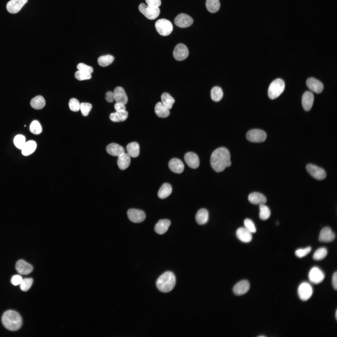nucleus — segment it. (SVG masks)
Wrapping results in <instances>:
<instances>
[{"label": "nucleus", "mask_w": 337, "mask_h": 337, "mask_svg": "<svg viewBox=\"0 0 337 337\" xmlns=\"http://www.w3.org/2000/svg\"><path fill=\"white\" fill-rule=\"evenodd\" d=\"M210 163L212 168L216 172H220L231 166L230 154L229 150L222 147L215 150L212 154Z\"/></svg>", "instance_id": "f257e3e1"}, {"label": "nucleus", "mask_w": 337, "mask_h": 337, "mask_svg": "<svg viewBox=\"0 0 337 337\" xmlns=\"http://www.w3.org/2000/svg\"><path fill=\"white\" fill-rule=\"evenodd\" d=\"M2 322L6 329L12 331L19 330L22 324V318L20 315L12 310H7L3 313Z\"/></svg>", "instance_id": "f03ea898"}, {"label": "nucleus", "mask_w": 337, "mask_h": 337, "mask_svg": "<svg viewBox=\"0 0 337 337\" xmlns=\"http://www.w3.org/2000/svg\"><path fill=\"white\" fill-rule=\"evenodd\" d=\"M176 284L175 276L173 272L166 271L158 279L156 284L157 288L163 292H168L174 287Z\"/></svg>", "instance_id": "7ed1b4c3"}, {"label": "nucleus", "mask_w": 337, "mask_h": 337, "mask_svg": "<svg viewBox=\"0 0 337 337\" xmlns=\"http://www.w3.org/2000/svg\"><path fill=\"white\" fill-rule=\"evenodd\" d=\"M285 88V82L282 80L280 78L275 79L269 86L268 91L269 97L272 100L277 98L283 92Z\"/></svg>", "instance_id": "20e7f679"}, {"label": "nucleus", "mask_w": 337, "mask_h": 337, "mask_svg": "<svg viewBox=\"0 0 337 337\" xmlns=\"http://www.w3.org/2000/svg\"><path fill=\"white\" fill-rule=\"evenodd\" d=\"M155 25L158 32L163 36L169 35L173 30V26L171 22L165 19H159L156 22Z\"/></svg>", "instance_id": "39448f33"}, {"label": "nucleus", "mask_w": 337, "mask_h": 337, "mask_svg": "<svg viewBox=\"0 0 337 337\" xmlns=\"http://www.w3.org/2000/svg\"><path fill=\"white\" fill-rule=\"evenodd\" d=\"M139 11L145 17L150 20H154L159 15L160 10L159 7H154L141 3L138 7Z\"/></svg>", "instance_id": "423d86ee"}, {"label": "nucleus", "mask_w": 337, "mask_h": 337, "mask_svg": "<svg viewBox=\"0 0 337 337\" xmlns=\"http://www.w3.org/2000/svg\"><path fill=\"white\" fill-rule=\"evenodd\" d=\"M267 135L264 131L258 129H254L249 130L247 133V139L252 142L260 143L264 141Z\"/></svg>", "instance_id": "0eeeda50"}, {"label": "nucleus", "mask_w": 337, "mask_h": 337, "mask_svg": "<svg viewBox=\"0 0 337 337\" xmlns=\"http://www.w3.org/2000/svg\"><path fill=\"white\" fill-rule=\"evenodd\" d=\"M308 172L315 178L322 180L326 177V173L322 168L312 164H308L306 167Z\"/></svg>", "instance_id": "6e6552de"}, {"label": "nucleus", "mask_w": 337, "mask_h": 337, "mask_svg": "<svg viewBox=\"0 0 337 337\" xmlns=\"http://www.w3.org/2000/svg\"><path fill=\"white\" fill-rule=\"evenodd\" d=\"M298 293L301 300L306 301L309 299L312 296L313 289L309 283L304 282L301 283L299 286Z\"/></svg>", "instance_id": "1a4fd4ad"}, {"label": "nucleus", "mask_w": 337, "mask_h": 337, "mask_svg": "<svg viewBox=\"0 0 337 337\" xmlns=\"http://www.w3.org/2000/svg\"><path fill=\"white\" fill-rule=\"evenodd\" d=\"M127 214L129 220L136 223L143 222L146 218L145 214L143 211L134 208L129 209Z\"/></svg>", "instance_id": "9d476101"}, {"label": "nucleus", "mask_w": 337, "mask_h": 337, "mask_svg": "<svg viewBox=\"0 0 337 337\" xmlns=\"http://www.w3.org/2000/svg\"><path fill=\"white\" fill-rule=\"evenodd\" d=\"M175 24L181 28H186L191 26L193 22L192 18L189 15L184 13L178 15L174 20Z\"/></svg>", "instance_id": "9b49d317"}, {"label": "nucleus", "mask_w": 337, "mask_h": 337, "mask_svg": "<svg viewBox=\"0 0 337 337\" xmlns=\"http://www.w3.org/2000/svg\"><path fill=\"white\" fill-rule=\"evenodd\" d=\"M189 51L187 46L182 43L177 44L174 48L173 55L177 60L181 61L186 59L188 56Z\"/></svg>", "instance_id": "f8f14e48"}, {"label": "nucleus", "mask_w": 337, "mask_h": 337, "mask_svg": "<svg viewBox=\"0 0 337 337\" xmlns=\"http://www.w3.org/2000/svg\"><path fill=\"white\" fill-rule=\"evenodd\" d=\"M308 277L311 282L314 284H317L320 283L323 280L325 275L322 271L319 268L314 267L310 271Z\"/></svg>", "instance_id": "ddd939ff"}, {"label": "nucleus", "mask_w": 337, "mask_h": 337, "mask_svg": "<svg viewBox=\"0 0 337 337\" xmlns=\"http://www.w3.org/2000/svg\"><path fill=\"white\" fill-rule=\"evenodd\" d=\"M28 2V0H11L6 5L7 11L12 14L18 12Z\"/></svg>", "instance_id": "4468645a"}, {"label": "nucleus", "mask_w": 337, "mask_h": 337, "mask_svg": "<svg viewBox=\"0 0 337 337\" xmlns=\"http://www.w3.org/2000/svg\"><path fill=\"white\" fill-rule=\"evenodd\" d=\"M16 269L20 274L26 275L30 273L33 270L32 266L23 260H19L16 263Z\"/></svg>", "instance_id": "2eb2a0df"}, {"label": "nucleus", "mask_w": 337, "mask_h": 337, "mask_svg": "<svg viewBox=\"0 0 337 337\" xmlns=\"http://www.w3.org/2000/svg\"><path fill=\"white\" fill-rule=\"evenodd\" d=\"M249 288V282L247 280H244L237 283L233 287V290L235 294L240 295L246 293Z\"/></svg>", "instance_id": "dca6fc26"}, {"label": "nucleus", "mask_w": 337, "mask_h": 337, "mask_svg": "<svg viewBox=\"0 0 337 337\" xmlns=\"http://www.w3.org/2000/svg\"><path fill=\"white\" fill-rule=\"evenodd\" d=\"M306 84L310 90L316 93H320L324 89L323 84L320 81L313 78L308 79Z\"/></svg>", "instance_id": "f3484780"}, {"label": "nucleus", "mask_w": 337, "mask_h": 337, "mask_svg": "<svg viewBox=\"0 0 337 337\" xmlns=\"http://www.w3.org/2000/svg\"><path fill=\"white\" fill-rule=\"evenodd\" d=\"M184 160L187 165L191 168L195 169L199 165V160L197 155L192 152L186 153L184 156Z\"/></svg>", "instance_id": "a211bd4d"}, {"label": "nucleus", "mask_w": 337, "mask_h": 337, "mask_svg": "<svg viewBox=\"0 0 337 337\" xmlns=\"http://www.w3.org/2000/svg\"><path fill=\"white\" fill-rule=\"evenodd\" d=\"M335 235L329 227H324L321 230L319 236V240L323 242H330L335 238Z\"/></svg>", "instance_id": "6ab92c4d"}, {"label": "nucleus", "mask_w": 337, "mask_h": 337, "mask_svg": "<svg viewBox=\"0 0 337 337\" xmlns=\"http://www.w3.org/2000/svg\"><path fill=\"white\" fill-rule=\"evenodd\" d=\"M113 93L115 99L116 103L123 105L126 104L128 102V97L124 89L120 86H118L115 89Z\"/></svg>", "instance_id": "aec40b11"}, {"label": "nucleus", "mask_w": 337, "mask_h": 337, "mask_svg": "<svg viewBox=\"0 0 337 337\" xmlns=\"http://www.w3.org/2000/svg\"><path fill=\"white\" fill-rule=\"evenodd\" d=\"M314 100V96L311 92L307 91L304 93L302 98V104L305 110L308 111L310 110L313 105Z\"/></svg>", "instance_id": "412c9836"}, {"label": "nucleus", "mask_w": 337, "mask_h": 337, "mask_svg": "<svg viewBox=\"0 0 337 337\" xmlns=\"http://www.w3.org/2000/svg\"><path fill=\"white\" fill-rule=\"evenodd\" d=\"M236 235L238 239L244 242H250L252 239V233L245 227L238 228L236 232Z\"/></svg>", "instance_id": "4be33fe9"}, {"label": "nucleus", "mask_w": 337, "mask_h": 337, "mask_svg": "<svg viewBox=\"0 0 337 337\" xmlns=\"http://www.w3.org/2000/svg\"><path fill=\"white\" fill-rule=\"evenodd\" d=\"M168 164L170 169L175 173H180L184 170V164L182 161L178 159H172L169 161Z\"/></svg>", "instance_id": "5701e85b"}, {"label": "nucleus", "mask_w": 337, "mask_h": 337, "mask_svg": "<svg viewBox=\"0 0 337 337\" xmlns=\"http://www.w3.org/2000/svg\"><path fill=\"white\" fill-rule=\"evenodd\" d=\"M106 150L109 154L118 157L124 153L125 151L122 146L115 143L108 144L106 148Z\"/></svg>", "instance_id": "b1692460"}, {"label": "nucleus", "mask_w": 337, "mask_h": 337, "mask_svg": "<svg viewBox=\"0 0 337 337\" xmlns=\"http://www.w3.org/2000/svg\"><path fill=\"white\" fill-rule=\"evenodd\" d=\"M248 199L252 203L259 205L265 204L266 202L265 196L261 193L256 192L250 193L248 197Z\"/></svg>", "instance_id": "393cba45"}, {"label": "nucleus", "mask_w": 337, "mask_h": 337, "mask_svg": "<svg viewBox=\"0 0 337 337\" xmlns=\"http://www.w3.org/2000/svg\"><path fill=\"white\" fill-rule=\"evenodd\" d=\"M170 224V221L168 219L160 220L155 225L154 231L158 234H164L167 231Z\"/></svg>", "instance_id": "a878e982"}, {"label": "nucleus", "mask_w": 337, "mask_h": 337, "mask_svg": "<svg viewBox=\"0 0 337 337\" xmlns=\"http://www.w3.org/2000/svg\"><path fill=\"white\" fill-rule=\"evenodd\" d=\"M130 163V156L127 153H124L118 156L117 163L120 169L124 170L127 168Z\"/></svg>", "instance_id": "bb28decb"}, {"label": "nucleus", "mask_w": 337, "mask_h": 337, "mask_svg": "<svg viewBox=\"0 0 337 337\" xmlns=\"http://www.w3.org/2000/svg\"><path fill=\"white\" fill-rule=\"evenodd\" d=\"M208 218V212L204 208L199 209L195 217L197 222L200 225L204 224L207 223Z\"/></svg>", "instance_id": "cd10ccee"}, {"label": "nucleus", "mask_w": 337, "mask_h": 337, "mask_svg": "<svg viewBox=\"0 0 337 337\" xmlns=\"http://www.w3.org/2000/svg\"><path fill=\"white\" fill-rule=\"evenodd\" d=\"M154 111L156 115L160 118H166L170 114L169 110L161 102H159L156 105Z\"/></svg>", "instance_id": "c85d7f7f"}, {"label": "nucleus", "mask_w": 337, "mask_h": 337, "mask_svg": "<svg viewBox=\"0 0 337 337\" xmlns=\"http://www.w3.org/2000/svg\"><path fill=\"white\" fill-rule=\"evenodd\" d=\"M128 112L125 110L116 111L110 115V120L114 122H122L125 120L128 116Z\"/></svg>", "instance_id": "c756f323"}, {"label": "nucleus", "mask_w": 337, "mask_h": 337, "mask_svg": "<svg viewBox=\"0 0 337 337\" xmlns=\"http://www.w3.org/2000/svg\"><path fill=\"white\" fill-rule=\"evenodd\" d=\"M127 154L131 157L136 158L139 154V146L136 142H132L129 143L126 146Z\"/></svg>", "instance_id": "7c9ffc66"}, {"label": "nucleus", "mask_w": 337, "mask_h": 337, "mask_svg": "<svg viewBox=\"0 0 337 337\" xmlns=\"http://www.w3.org/2000/svg\"><path fill=\"white\" fill-rule=\"evenodd\" d=\"M37 144L33 140H30L26 142L22 150V154L27 156L32 154L36 150Z\"/></svg>", "instance_id": "2f4dec72"}, {"label": "nucleus", "mask_w": 337, "mask_h": 337, "mask_svg": "<svg viewBox=\"0 0 337 337\" xmlns=\"http://www.w3.org/2000/svg\"><path fill=\"white\" fill-rule=\"evenodd\" d=\"M172 192V188L169 183H164L159 188L158 193V197L161 199H164L168 196Z\"/></svg>", "instance_id": "473e14b6"}, {"label": "nucleus", "mask_w": 337, "mask_h": 337, "mask_svg": "<svg viewBox=\"0 0 337 337\" xmlns=\"http://www.w3.org/2000/svg\"><path fill=\"white\" fill-rule=\"evenodd\" d=\"M30 105L32 107L35 109H41L45 105V100L42 96L38 95L32 99Z\"/></svg>", "instance_id": "72a5a7b5"}, {"label": "nucleus", "mask_w": 337, "mask_h": 337, "mask_svg": "<svg viewBox=\"0 0 337 337\" xmlns=\"http://www.w3.org/2000/svg\"><path fill=\"white\" fill-rule=\"evenodd\" d=\"M206 6L207 10L211 13H215L219 9L220 7L219 0H206Z\"/></svg>", "instance_id": "f704fd0d"}, {"label": "nucleus", "mask_w": 337, "mask_h": 337, "mask_svg": "<svg viewBox=\"0 0 337 337\" xmlns=\"http://www.w3.org/2000/svg\"><path fill=\"white\" fill-rule=\"evenodd\" d=\"M161 99L163 104L169 110L172 108L175 102L174 98L167 92H164L162 95Z\"/></svg>", "instance_id": "c9c22d12"}, {"label": "nucleus", "mask_w": 337, "mask_h": 337, "mask_svg": "<svg viewBox=\"0 0 337 337\" xmlns=\"http://www.w3.org/2000/svg\"><path fill=\"white\" fill-rule=\"evenodd\" d=\"M223 92L222 89L218 86H215L211 91V97L212 100L215 102L220 101L222 98Z\"/></svg>", "instance_id": "e433bc0d"}, {"label": "nucleus", "mask_w": 337, "mask_h": 337, "mask_svg": "<svg viewBox=\"0 0 337 337\" xmlns=\"http://www.w3.org/2000/svg\"><path fill=\"white\" fill-rule=\"evenodd\" d=\"M114 59V57L110 55L102 56L99 57L97 60L99 65L102 67H105L111 64Z\"/></svg>", "instance_id": "4c0bfd02"}, {"label": "nucleus", "mask_w": 337, "mask_h": 337, "mask_svg": "<svg viewBox=\"0 0 337 337\" xmlns=\"http://www.w3.org/2000/svg\"><path fill=\"white\" fill-rule=\"evenodd\" d=\"M259 210V216L261 219L265 220L269 218L271 215V211L267 206L265 204L260 205Z\"/></svg>", "instance_id": "58836bf2"}, {"label": "nucleus", "mask_w": 337, "mask_h": 337, "mask_svg": "<svg viewBox=\"0 0 337 337\" xmlns=\"http://www.w3.org/2000/svg\"><path fill=\"white\" fill-rule=\"evenodd\" d=\"M327 254V250L325 247L318 249L314 252L313 258L316 260H320L324 258Z\"/></svg>", "instance_id": "ea45409f"}, {"label": "nucleus", "mask_w": 337, "mask_h": 337, "mask_svg": "<svg viewBox=\"0 0 337 337\" xmlns=\"http://www.w3.org/2000/svg\"><path fill=\"white\" fill-rule=\"evenodd\" d=\"M30 130L32 133L35 134H39L42 132V127L38 121L34 120L32 122L30 126Z\"/></svg>", "instance_id": "a19ab883"}, {"label": "nucleus", "mask_w": 337, "mask_h": 337, "mask_svg": "<svg viewBox=\"0 0 337 337\" xmlns=\"http://www.w3.org/2000/svg\"><path fill=\"white\" fill-rule=\"evenodd\" d=\"M13 142L17 148L22 149L26 142L25 137L22 135H17L14 137Z\"/></svg>", "instance_id": "79ce46f5"}, {"label": "nucleus", "mask_w": 337, "mask_h": 337, "mask_svg": "<svg viewBox=\"0 0 337 337\" xmlns=\"http://www.w3.org/2000/svg\"><path fill=\"white\" fill-rule=\"evenodd\" d=\"M33 280L32 278H25L22 279L20 284V288L24 291H28L32 286Z\"/></svg>", "instance_id": "37998d69"}, {"label": "nucleus", "mask_w": 337, "mask_h": 337, "mask_svg": "<svg viewBox=\"0 0 337 337\" xmlns=\"http://www.w3.org/2000/svg\"><path fill=\"white\" fill-rule=\"evenodd\" d=\"M92 105L88 103L82 102L80 104V109L84 116H87L92 108Z\"/></svg>", "instance_id": "c03bdc74"}, {"label": "nucleus", "mask_w": 337, "mask_h": 337, "mask_svg": "<svg viewBox=\"0 0 337 337\" xmlns=\"http://www.w3.org/2000/svg\"><path fill=\"white\" fill-rule=\"evenodd\" d=\"M75 77L79 81L88 80L91 78V74L78 70L75 74Z\"/></svg>", "instance_id": "a18cd8bd"}, {"label": "nucleus", "mask_w": 337, "mask_h": 337, "mask_svg": "<svg viewBox=\"0 0 337 337\" xmlns=\"http://www.w3.org/2000/svg\"><path fill=\"white\" fill-rule=\"evenodd\" d=\"M245 227L252 233L256 232V228L253 222L250 219L247 218L244 222Z\"/></svg>", "instance_id": "49530a36"}, {"label": "nucleus", "mask_w": 337, "mask_h": 337, "mask_svg": "<svg viewBox=\"0 0 337 337\" xmlns=\"http://www.w3.org/2000/svg\"><path fill=\"white\" fill-rule=\"evenodd\" d=\"M69 106L70 110L76 112L80 109V104L78 100L75 98L71 99L69 101Z\"/></svg>", "instance_id": "de8ad7c7"}, {"label": "nucleus", "mask_w": 337, "mask_h": 337, "mask_svg": "<svg viewBox=\"0 0 337 337\" xmlns=\"http://www.w3.org/2000/svg\"><path fill=\"white\" fill-rule=\"evenodd\" d=\"M311 248L310 247L304 248H300L296 250L295 254L299 258L303 257L307 255L311 251Z\"/></svg>", "instance_id": "09e8293b"}, {"label": "nucleus", "mask_w": 337, "mask_h": 337, "mask_svg": "<svg viewBox=\"0 0 337 337\" xmlns=\"http://www.w3.org/2000/svg\"><path fill=\"white\" fill-rule=\"evenodd\" d=\"M78 70L85 72L92 73L93 71V68L83 63H80L77 66Z\"/></svg>", "instance_id": "8fccbe9b"}, {"label": "nucleus", "mask_w": 337, "mask_h": 337, "mask_svg": "<svg viewBox=\"0 0 337 337\" xmlns=\"http://www.w3.org/2000/svg\"><path fill=\"white\" fill-rule=\"evenodd\" d=\"M22 277L18 275L13 276L11 278V282L12 284L14 286L20 284L22 280Z\"/></svg>", "instance_id": "3c124183"}, {"label": "nucleus", "mask_w": 337, "mask_h": 337, "mask_svg": "<svg viewBox=\"0 0 337 337\" xmlns=\"http://www.w3.org/2000/svg\"><path fill=\"white\" fill-rule=\"evenodd\" d=\"M147 5L153 7H159L161 3V0H145Z\"/></svg>", "instance_id": "603ef678"}, {"label": "nucleus", "mask_w": 337, "mask_h": 337, "mask_svg": "<svg viewBox=\"0 0 337 337\" xmlns=\"http://www.w3.org/2000/svg\"><path fill=\"white\" fill-rule=\"evenodd\" d=\"M105 99L108 102H112L115 100L113 92L111 91L107 92L105 95Z\"/></svg>", "instance_id": "864d4df0"}, {"label": "nucleus", "mask_w": 337, "mask_h": 337, "mask_svg": "<svg viewBox=\"0 0 337 337\" xmlns=\"http://www.w3.org/2000/svg\"><path fill=\"white\" fill-rule=\"evenodd\" d=\"M114 108L116 111L125 110V105L120 103H116L115 104Z\"/></svg>", "instance_id": "5fc2aeb1"}, {"label": "nucleus", "mask_w": 337, "mask_h": 337, "mask_svg": "<svg viewBox=\"0 0 337 337\" xmlns=\"http://www.w3.org/2000/svg\"><path fill=\"white\" fill-rule=\"evenodd\" d=\"M332 283L333 286L335 290L337 288V273L335 272L333 274L332 278Z\"/></svg>", "instance_id": "6e6d98bb"}, {"label": "nucleus", "mask_w": 337, "mask_h": 337, "mask_svg": "<svg viewBox=\"0 0 337 337\" xmlns=\"http://www.w3.org/2000/svg\"><path fill=\"white\" fill-rule=\"evenodd\" d=\"M337 311H336V312H335V318H336V319H337Z\"/></svg>", "instance_id": "4d7b16f0"}, {"label": "nucleus", "mask_w": 337, "mask_h": 337, "mask_svg": "<svg viewBox=\"0 0 337 337\" xmlns=\"http://www.w3.org/2000/svg\"><path fill=\"white\" fill-rule=\"evenodd\" d=\"M264 336H263V335L259 336V337H264Z\"/></svg>", "instance_id": "13d9d810"}]
</instances>
